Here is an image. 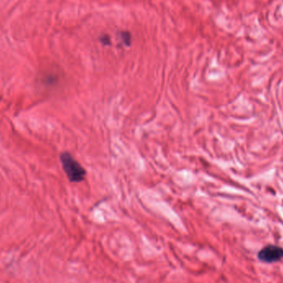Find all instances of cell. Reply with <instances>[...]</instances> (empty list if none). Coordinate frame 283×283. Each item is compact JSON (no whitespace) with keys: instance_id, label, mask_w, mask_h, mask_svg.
Returning <instances> with one entry per match:
<instances>
[{"instance_id":"obj_1","label":"cell","mask_w":283,"mask_h":283,"mask_svg":"<svg viewBox=\"0 0 283 283\" xmlns=\"http://www.w3.org/2000/svg\"><path fill=\"white\" fill-rule=\"evenodd\" d=\"M60 160L62 168L70 182L80 183L85 180L87 175V171L85 170L82 165L77 160L75 159L70 152H64L61 153Z\"/></svg>"},{"instance_id":"obj_2","label":"cell","mask_w":283,"mask_h":283,"mask_svg":"<svg viewBox=\"0 0 283 283\" xmlns=\"http://www.w3.org/2000/svg\"><path fill=\"white\" fill-rule=\"evenodd\" d=\"M258 258L259 260L267 263L280 261L281 259H283V248L279 246H266L260 250Z\"/></svg>"}]
</instances>
